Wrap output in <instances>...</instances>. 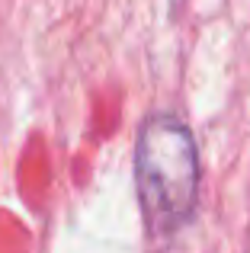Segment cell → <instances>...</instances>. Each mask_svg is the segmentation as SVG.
<instances>
[{"label":"cell","mask_w":250,"mask_h":253,"mask_svg":"<svg viewBox=\"0 0 250 253\" xmlns=\"http://www.w3.org/2000/svg\"><path fill=\"white\" fill-rule=\"evenodd\" d=\"M135 186L154 237L176 234L199 202V154L193 131L176 116H151L135 144Z\"/></svg>","instance_id":"obj_1"}]
</instances>
